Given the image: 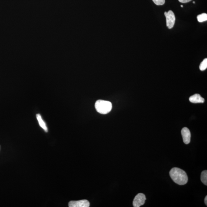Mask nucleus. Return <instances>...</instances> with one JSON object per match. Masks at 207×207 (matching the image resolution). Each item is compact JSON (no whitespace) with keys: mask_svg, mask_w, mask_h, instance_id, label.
<instances>
[{"mask_svg":"<svg viewBox=\"0 0 207 207\" xmlns=\"http://www.w3.org/2000/svg\"><path fill=\"white\" fill-rule=\"evenodd\" d=\"M170 175L174 182L179 185H183L188 183V177L186 172L178 168H172Z\"/></svg>","mask_w":207,"mask_h":207,"instance_id":"f257e3e1","label":"nucleus"},{"mask_svg":"<svg viewBox=\"0 0 207 207\" xmlns=\"http://www.w3.org/2000/svg\"><path fill=\"white\" fill-rule=\"evenodd\" d=\"M95 107L99 113L106 114L108 113L111 110L112 104L108 101L99 100L96 102Z\"/></svg>","mask_w":207,"mask_h":207,"instance_id":"f03ea898","label":"nucleus"},{"mask_svg":"<svg viewBox=\"0 0 207 207\" xmlns=\"http://www.w3.org/2000/svg\"><path fill=\"white\" fill-rule=\"evenodd\" d=\"M165 15L166 18L167 26L169 29H171L174 26L175 17L173 12L168 11V12H165Z\"/></svg>","mask_w":207,"mask_h":207,"instance_id":"7ed1b4c3","label":"nucleus"},{"mask_svg":"<svg viewBox=\"0 0 207 207\" xmlns=\"http://www.w3.org/2000/svg\"><path fill=\"white\" fill-rule=\"evenodd\" d=\"M146 198L143 193H139L135 197L133 200V205L134 207H139L144 204Z\"/></svg>","mask_w":207,"mask_h":207,"instance_id":"20e7f679","label":"nucleus"},{"mask_svg":"<svg viewBox=\"0 0 207 207\" xmlns=\"http://www.w3.org/2000/svg\"><path fill=\"white\" fill-rule=\"evenodd\" d=\"M89 202L87 200H83L77 201H71L69 202V207H89Z\"/></svg>","mask_w":207,"mask_h":207,"instance_id":"39448f33","label":"nucleus"},{"mask_svg":"<svg viewBox=\"0 0 207 207\" xmlns=\"http://www.w3.org/2000/svg\"><path fill=\"white\" fill-rule=\"evenodd\" d=\"M181 133L184 143L188 144L191 141V135L190 130L187 127H184L182 129Z\"/></svg>","mask_w":207,"mask_h":207,"instance_id":"423d86ee","label":"nucleus"},{"mask_svg":"<svg viewBox=\"0 0 207 207\" xmlns=\"http://www.w3.org/2000/svg\"><path fill=\"white\" fill-rule=\"evenodd\" d=\"M190 102L193 103H203L205 99L202 97L199 94H195L190 97Z\"/></svg>","mask_w":207,"mask_h":207,"instance_id":"0eeeda50","label":"nucleus"},{"mask_svg":"<svg viewBox=\"0 0 207 207\" xmlns=\"http://www.w3.org/2000/svg\"><path fill=\"white\" fill-rule=\"evenodd\" d=\"M36 117L40 127L44 130L45 131L47 132H48V129L47 126V125H46L45 122L43 120L42 117H41L40 114H36Z\"/></svg>","mask_w":207,"mask_h":207,"instance_id":"6e6552de","label":"nucleus"},{"mask_svg":"<svg viewBox=\"0 0 207 207\" xmlns=\"http://www.w3.org/2000/svg\"><path fill=\"white\" fill-rule=\"evenodd\" d=\"M201 181L204 184L207 185V171L204 170L202 172L201 176Z\"/></svg>","mask_w":207,"mask_h":207,"instance_id":"1a4fd4ad","label":"nucleus"},{"mask_svg":"<svg viewBox=\"0 0 207 207\" xmlns=\"http://www.w3.org/2000/svg\"><path fill=\"white\" fill-rule=\"evenodd\" d=\"M197 19L199 22H202L207 21V14L206 13H203L197 16Z\"/></svg>","mask_w":207,"mask_h":207,"instance_id":"9d476101","label":"nucleus"},{"mask_svg":"<svg viewBox=\"0 0 207 207\" xmlns=\"http://www.w3.org/2000/svg\"><path fill=\"white\" fill-rule=\"evenodd\" d=\"M207 68V59H204L200 66V69L201 71L206 70Z\"/></svg>","mask_w":207,"mask_h":207,"instance_id":"9b49d317","label":"nucleus"},{"mask_svg":"<svg viewBox=\"0 0 207 207\" xmlns=\"http://www.w3.org/2000/svg\"><path fill=\"white\" fill-rule=\"evenodd\" d=\"M157 5H163L165 3V0H152Z\"/></svg>","mask_w":207,"mask_h":207,"instance_id":"f8f14e48","label":"nucleus"},{"mask_svg":"<svg viewBox=\"0 0 207 207\" xmlns=\"http://www.w3.org/2000/svg\"><path fill=\"white\" fill-rule=\"evenodd\" d=\"M178 1L180 2L185 3L189 2L191 1L192 0H178Z\"/></svg>","mask_w":207,"mask_h":207,"instance_id":"ddd939ff","label":"nucleus"},{"mask_svg":"<svg viewBox=\"0 0 207 207\" xmlns=\"http://www.w3.org/2000/svg\"><path fill=\"white\" fill-rule=\"evenodd\" d=\"M205 205H206L207 206V196H206V197H205Z\"/></svg>","mask_w":207,"mask_h":207,"instance_id":"4468645a","label":"nucleus"},{"mask_svg":"<svg viewBox=\"0 0 207 207\" xmlns=\"http://www.w3.org/2000/svg\"><path fill=\"white\" fill-rule=\"evenodd\" d=\"M181 7H183V5H181Z\"/></svg>","mask_w":207,"mask_h":207,"instance_id":"2eb2a0df","label":"nucleus"},{"mask_svg":"<svg viewBox=\"0 0 207 207\" xmlns=\"http://www.w3.org/2000/svg\"><path fill=\"white\" fill-rule=\"evenodd\" d=\"M195 1L193 2V3H194V4H195Z\"/></svg>","mask_w":207,"mask_h":207,"instance_id":"dca6fc26","label":"nucleus"}]
</instances>
